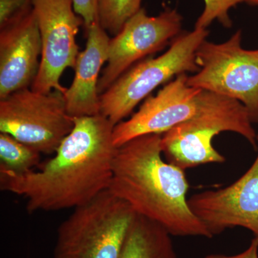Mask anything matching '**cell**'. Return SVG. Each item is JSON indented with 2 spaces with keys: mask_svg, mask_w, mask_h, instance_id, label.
<instances>
[{
  "mask_svg": "<svg viewBox=\"0 0 258 258\" xmlns=\"http://www.w3.org/2000/svg\"><path fill=\"white\" fill-rule=\"evenodd\" d=\"M74 118L71 133L39 170L0 169V189L25 198L29 213L75 209L109 188L115 125L101 114Z\"/></svg>",
  "mask_w": 258,
  "mask_h": 258,
  "instance_id": "6da1fadb",
  "label": "cell"
},
{
  "mask_svg": "<svg viewBox=\"0 0 258 258\" xmlns=\"http://www.w3.org/2000/svg\"><path fill=\"white\" fill-rule=\"evenodd\" d=\"M161 139L148 134L117 148L108 189L171 236L212 238L188 205L185 171L163 159Z\"/></svg>",
  "mask_w": 258,
  "mask_h": 258,
  "instance_id": "7a4b0ae2",
  "label": "cell"
},
{
  "mask_svg": "<svg viewBox=\"0 0 258 258\" xmlns=\"http://www.w3.org/2000/svg\"><path fill=\"white\" fill-rule=\"evenodd\" d=\"M137 214L109 189L74 209L59 226L53 258H119Z\"/></svg>",
  "mask_w": 258,
  "mask_h": 258,
  "instance_id": "3957f363",
  "label": "cell"
},
{
  "mask_svg": "<svg viewBox=\"0 0 258 258\" xmlns=\"http://www.w3.org/2000/svg\"><path fill=\"white\" fill-rule=\"evenodd\" d=\"M249 111L240 102L217 95L203 114L175 125L161 135V147L166 161L183 170L226 159L212 145L215 136L232 132L255 149L258 137Z\"/></svg>",
  "mask_w": 258,
  "mask_h": 258,
  "instance_id": "277c9868",
  "label": "cell"
},
{
  "mask_svg": "<svg viewBox=\"0 0 258 258\" xmlns=\"http://www.w3.org/2000/svg\"><path fill=\"white\" fill-rule=\"evenodd\" d=\"M208 35L207 29L182 32L162 55L131 68L100 95L101 114L118 124L161 85L179 75L198 72L197 51Z\"/></svg>",
  "mask_w": 258,
  "mask_h": 258,
  "instance_id": "5b68a950",
  "label": "cell"
},
{
  "mask_svg": "<svg viewBox=\"0 0 258 258\" xmlns=\"http://www.w3.org/2000/svg\"><path fill=\"white\" fill-rule=\"evenodd\" d=\"M196 61L199 71L188 76L190 86L240 102L258 122V49L242 47L240 30L222 43L205 40Z\"/></svg>",
  "mask_w": 258,
  "mask_h": 258,
  "instance_id": "8992f818",
  "label": "cell"
},
{
  "mask_svg": "<svg viewBox=\"0 0 258 258\" xmlns=\"http://www.w3.org/2000/svg\"><path fill=\"white\" fill-rule=\"evenodd\" d=\"M74 126L64 93L25 88L0 99V133L10 134L40 154H55Z\"/></svg>",
  "mask_w": 258,
  "mask_h": 258,
  "instance_id": "52a82bcc",
  "label": "cell"
},
{
  "mask_svg": "<svg viewBox=\"0 0 258 258\" xmlns=\"http://www.w3.org/2000/svg\"><path fill=\"white\" fill-rule=\"evenodd\" d=\"M42 41L40 69L32 91L66 92L60 78L66 69H75L79 54L76 37L83 19L76 13L73 0H32Z\"/></svg>",
  "mask_w": 258,
  "mask_h": 258,
  "instance_id": "ba28073f",
  "label": "cell"
},
{
  "mask_svg": "<svg viewBox=\"0 0 258 258\" xmlns=\"http://www.w3.org/2000/svg\"><path fill=\"white\" fill-rule=\"evenodd\" d=\"M187 74L176 76L155 96L144 100L128 120L113 128L115 147L140 136L165 133L175 125L203 114L212 104L215 93L190 86Z\"/></svg>",
  "mask_w": 258,
  "mask_h": 258,
  "instance_id": "9c48e42d",
  "label": "cell"
},
{
  "mask_svg": "<svg viewBox=\"0 0 258 258\" xmlns=\"http://www.w3.org/2000/svg\"><path fill=\"white\" fill-rule=\"evenodd\" d=\"M182 17L175 9L149 16L142 8L110 39L108 60L98 85L99 95L146 57L163 50L181 32Z\"/></svg>",
  "mask_w": 258,
  "mask_h": 258,
  "instance_id": "30bf717a",
  "label": "cell"
},
{
  "mask_svg": "<svg viewBox=\"0 0 258 258\" xmlns=\"http://www.w3.org/2000/svg\"><path fill=\"white\" fill-rule=\"evenodd\" d=\"M191 211L212 236L240 227L258 238V154L248 170L229 186L188 198Z\"/></svg>",
  "mask_w": 258,
  "mask_h": 258,
  "instance_id": "8fae6325",
  "label": "cell"
},
{
  "mask_svg": "<svg viewBox=\"0 0 258 258\" xmlns=\"http://www.w3.org/2000/svg\"><path fill=\"white\" fill-rule=\"evenodd\" d=\"M41 55V37L32 8L0 28V99L31 87Z\"/></svg>",
  "mask_w": 258,
  "mask_h": 258,
  "instance_id": "7c38bea8",
  "label": "cell"
},
{
  "mask_svg": "<svg viewBox=\"0 0 258 258\" xmlns=\"http://www.w3.org/2000/svg\"><path fill=\"white\" fill-rule=\"evenodd\" d=\"M86 30V49L78 55L74 81L64 93L66 109L73 118L101 114L98 85L102 67L108 60L110 38L98 22Z\"/></svg>",
  "mask_w": 258,
  "mask_h": 258,
  "instance_id": "4fadbf2b",
  "label": "cell"
},
{
  "mask_svg": "<svg viewBox=\"0 0 258 258\" xmlns=\"http://www.w3.org/2000/svg\"><path fill=\"white\" fill-rule=\"evenodd\" d=\"M171 237L162 226L137 215L119 258H178Z\"/></svg>",
  "mask_w": 258,
  "mask_h": 258,
  "instance_id": "5bb4252c",
  "label": "cell"
},
{
  "mask_svg": "<svg viewBox=\"0 0 258 258\" xmlns=\"http://www.w3.org/2000/svg\"><path fill=\"white\" fill-rule=\"evenodd\" d=\"M40 154L6 133H0V169L24 174L40 165Z\"/></svg>",
  "mask_w": 258,
  "mask_h": 258,
  "instance_id": "9a60e30c",
  "label": "cell"
},
{
  "mask_svg": "<svg viewBox=\"0 0 258 258\" xmlns=\"http://www.w3.org/2000/svg\"><path fill=\"white\" fill-rule=\"evenodd\" d=\"M142 0H98V23L113 36L142 9Z\"/></svg>",
  "mask_w": 258,
  "mask_h": 258,
  "instance_id": "2e32d148",
  "label": "cell"
},
{
  "mask_svg": "<svg viewBox=\"0 0 258 258\" xmlns=\"http://www.w3.org/2000/svg\"><path fill=\"white\" fill-rule=\"evenodd\" d=\"M205 8L197 20L195 28L207 29L215 20H217L226 28L232 26L229 12L245 0H204Z\"/></svg>",
  "mask_w": 258,
  "mask_h": 258,
  "instance_id": "e0dca14e",
  "label": "cell"
},
{
  "mask_svg": "<svg viewBox=\"0 0 258 258\" xmlns=\"http://www.w3.org/2000/svg\"><path fill=\"white\" fill-rule=\"evenodd\" d=\"M32 8V0H0V28L21 18Z\"/></svg>",
  "mask_w": 258,
  "mask_h": 258,
  "instance_id": "ac0fdd59",
  "label": "cell"
},
{
  "mask_svg": "<svg viewBox=\"0 0 258 258\" xmlns=\"http://www.w3.org/2000/svg\"><path fill=\"white\" fill-rule=\"evenodd\" d=\"M76 13L83 19L85 29L98 22V0H73Z\"/></svg>",
  "mask_w": 258,
  "mask_h": 258,
  "instance_id": "d6986e66",
  "label": "cell"
},
{
  "mask_svg": "<svg viewBox=\"0 0 258 258\" xmlns=\"http://www.w3.org/2000/svg\"><path fill=\"white\" fill-rule=\"evenodd\" d=\"M205 258H258V238L254 237L245 250L235 255H225L221 254H210Z\"/></svg>",
  "mask_w": 258,
  "mask_h": 258,
  "instance_id": "ffe728a7",
  "label": "cell"
},
{
  "mask_svg": "<svg viewBox=\"0 0 258 258\" xmlns=\"http://www.w3.org/2000/svg\"><path fill=\"white\" fill-rule=\"evenodd\" d=\"M245 3L252 6H258V0H245Z\"/></svg>",
  "mask_w": 258,
  "mask_h": 258,
  "instance_id": "44dd1931",
  "label": "cell"
}]
</instances>
